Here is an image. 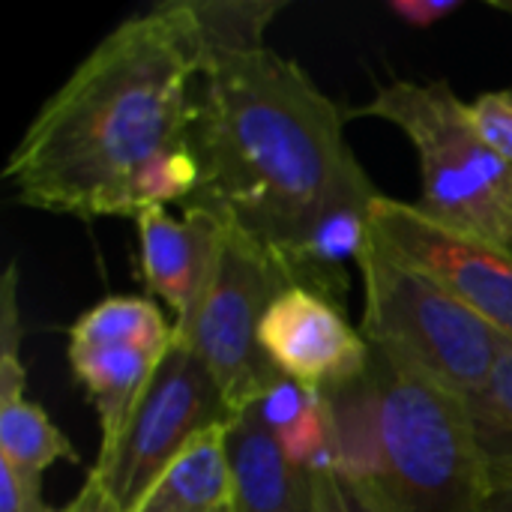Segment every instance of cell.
Masks as SVG:
<instances>
[{
    "instance_id": "obj_1",
    "label": "cell",
    "mask_w": 512,
    "mask_h": 512,
    "mask_svg": "<svg viewBox=\"0 0 512 512\" xmlns=\"http://www.w3.org/2000/svg\"><path fill=\"white\" fill-rule=\"evenodd\" d=\"M204 48L186 0L120 21L45 99L3 180L36 210L126 216L144 165L189 144Z\"/></svg>"
},
{
    "instance_id": "obj_2",
    "label": "cell",
    "mask_w": 512,
    "mask_h": 512,
    "mask_svg": "<svg viewBox=\"0 0 512 512\" xmlns=\"http://www.w3.org/2000/svg\"><path fill=\"white\" fill-rule=\"evenodd\" d=\"M348 114L273 48L219 54L201 69L192 150L201 186L192 204L282 255L336 198L375 189L345 138Z\"/></svg>"
},
{
    "instance_id": "obj_3",
    "label": "cell",
    "mask_w": 512,
    "mask_h": 512,
    "mask_svg": "<svg viewBox=\"0 0 512 512\" xmlns=\"http://www.w3.org/2000/svg\"><path fill=\"white\" fill-rule=\"evenodd\" d=\"M336 477L375 512H486L489 474L468 405L396 351L369 342L366 369L324 393Z\"/></svg>"
},
{
    "instance_id": "obj_4",
    "label": "cell",
    "mask_w": 512,
    "mask_h": 512,
    "mask_svg": "<svg viewBox=\"0 0 512 512\" xmlns=\"http://www.w3.org/2000/svg\"><path fill=\"white\" fill-rule=\"evenodd\" d=\"M348 117L387 120L405 132L420 159L414 207L423 216L512 252V165L483 138L447 78H396Z\"/></svg>"
},
{
    "instance_id": "obj_5",
    "label": "cell",
    "mask_w": 512,
    "mask_h": 512,
    "mask_svg": "<svg viewBox=\"0 0 512 512\" xmlns=\"http://www.w3.org/2000/svg\"><path fill=\"white\" fill-rule=\"evenodd\" d=\"M363 324L360 333L396 351L435 384L474 402L492 381L512 342L468 309L432 276L384 252L375 237L360 255Z\"/></svg>"
},
{
    "instance_id": "obj_6",
    "label": "cell",
    "mask_w": 512,
    "mask_h": 512,
    "mask_svg": "<svg viewBox=\"0 0 512 512\" xmlns=\"http://www.w3.org/2000/svg\"><path fill=\"white\" fill-rule=\"evenodd\" d=\"M228 411L210 369L195 348L174 336L117 447L99 456L90 477L117 512H135L174 459L207 429L225 426Z\"/></svg>"
},
{
    "instance_id": "obj_7",
    "label": "cell",
    "mask_w": 512,
    "mask_h": 512,
    "mask_svg": "<svg viewBox=\"0 0 512 512\" xmlns=\"http://www.w3.org/2000/svg\"><path fill=\"white\" fill-rule=\"evenodd\" d=\"M282 288L288 285L273 258L258 243L228 228L216 276L183 342L204 360L231 414L252 408L279 378L258 345V330Z\"/></svg>"
},
{
    "instance_id": "obj_8",
    "label": "cell",
    "mask_w": 512,
    "mask_h": 512,
    "mask_svg": "<svg viewBox=\"0 0 512 512\" xmlns=\"http://www.w3.org/2000/svg\"><path fill=\"white\" fill-rule=\"evenodd\" d=\"M369 222L384 252L441 282L512 342V252L447 231L414 204L387 195L372 201Z\"/></svg>"
},
{
    "instance_id": "obj_9",
    "label": "cell",
    "mask_w": 512,
    "mask_h": 512,
    "mask_svg": "<svg viewBox=\"0 0 512 512\" xmlns=\"http://www.w3.org/2000/svg\"><path fill=\"white\" fill-rule=\"evenodd\" d=\"M258 345L279 375L318 393L354 381L369 363V339L348 324L345 309L306 288H282L273 297Z\"/></svg>"
},
{
    "instance_id": "obj_10",
    "label": "cell",
    "mask_w": 512,
    "mask_h": 512,
    "mask_svg": "<svg viewBox=\"0 0 512 512\" xmlns=\"http://www.w3.org/2000/svg\"><path fill=\"white\" fill-rule=\"evenodd\" d=\"M135 228L141 276L174 312V336L183 339L216 276L228 225L213 210L186 204L183 216H171L165 207L144 210Z\"/></svg>"
},
{
    "instance_id": "obj_11",
    "label": "cell",
    "mask_w": 512,
    "mask_h": 512,
    "mask_svg": "<svg viewBox=\"0 0 512 512\" xmlns=\"http://www.w3.org/2000/svg\"><path fill=\"white\" fill-rule=\"evenodd\" d=\"M378 189L354 192L336 198L324 207L300 237L273 258L288 288H306L330 300L333 306L345 309L348 297V264H360L363 249L372 237L369 207L378 198Z\"/></svg>"
},
{
    "instance_id": "obj_12",
    "label": "cell",
    "mask_w": 512,
    "mask_h": 512,
    "mask_svg": "<svg viewBox=\"0 0 512 512\" xmlns=\"http://www.w3.org/2000/svg\"><path fill=\"white\" fill-rule=\"evenodd\" d=\"M234 512H312V477L297 471L255 405L225 426Z\"/></svg>"
},
{
    "instance_id": "obj_13",
    "label": "cell",
    "mask_w": 512,
    "mask_h": 512,
    "mask_svg": "<svg viewBox=\"0 0 512 512\" xmlns=\"http://www.w3.org/2000/svg\"><path fill=\"white\" fill-rule=\"evenodd\" d=\"M159 360L162 357L135 351V348L69 345V369L78 378V384L84 387V393L93 402L96 417H99V429H102L99 456H108L117 447Z\"/></svg>"
},
{
    "instance_id": "obj_14",
    "label": "cell",
    "mask_w": 512,
    "mask_h": 512,
    "mask_svg": "<svg viewBox=\"0 0 512 512\" xmlns=\"http://www.w3.org/2000/svg\"><path fill=\"white\" fill-rule=\"evenodd\" d=\"M225 426L198 435L156 480L135 512H234Z\"/></svg>"
},
{
    "instance_id": "obj_15",
    "label": "cell",
    "mask_w": 512,
    "mask_h": 512,
    "mask_svg": "<svg viewBox=\"0 0 512 512\" xmlns=\"http://www.w3.org/2000/svg\"><path fill=\"white\" fill-rule=\"evenodd\" d=\"M69 345L81 348H135L165 357L174 345V321L150 297H105L90 306L72 327Z\"/></svg>"
},
{
    "instance_id": "obj_16",
    "label": "cell",
    "mask_w": 512,
    "mask_h": 512,
    "mask_svg": "<svg viewBox=\"0 0 512 512\" xmlns=\"http://www.w3.org/2000/svg\"><path fill=\"white\" fill-rule=\"evenodd\" d=\"M0 459L30 474H45L57 462H81L57 423L27 399V387L0 390Z\"/></svg>"
},
{
    "instance_id": "obj_17",
    "label": "cell",
    "mask_w": 512,
    "mask_h": 512,
    "mask_svg": "<svg viewBox=\"0 0 512 512\" xmlns=\"http://www.w3.org/2000/svg\"><path fill=\"white\" fill-rule=\"evenodd\" d=\"M204 63L219 54H243L264 48L267 24L288 6L285 0H186Z\"/></svg>"
},
{
    "instance_id": "obj_18",
    "label": "cell",
    "mask_w": 512,
    "mask_h": 512,
    "mask_svg": "<svg viewBox=\"0 0 512 512\" xmlns=\"http://www.w3.org/2000/svg\"><path fill=\"white\" fill-rule=\"evenodd\" d=\"M489 489L512 477V345L504 351L489 387L468 402Z\"/></svg>"
},
{
    "instance_id": "obj_19",
    "label": "cell",
    "mask_w": 512,
    "mask_h": 512,
    "mask_svg": "<svg viewBox=\"0 0 512 512\" xmlns=\"http://www.w3.org/2000/svg\"><path fill=\"white\" fill-rule=\"evenodd\" d=\"M468 111L483 138L512 165V84L501 90L477 93L468 102Z\"/></svg>"
},
{
    "instance_id": "obj_20",
    "label": "cell",
    "mask_w": 512,
    "mask_h": 512,
    "mask_svg": "<svg viewBox=\"0 0 512 512\" xmlns=\"http://www.w3.org/2000/svg\"><path fill=\"white\" fill-rule=\"evenodd\" d=\"M315 396H318V390H309V387H303V384H297V381L279 375V378L264 390V396L255 402V411H258L261 423H264L273 435H279V432H285V429L312 405Z\"/></svg>"
},
{
    "instance_id": "obj_21",
    "label": "cell",
    "mask_w": 512,
    "mask_h": 512,
    "mask_svg": "<svg viewBox=\"0 0 512 512\" xmlns=\"http://www.w3.org/2000/svg\"><path fill=\"white\" fill-rule=\"evenodd\" d=\"M0 512H60L42 498V474H30L0 459Z\"/></svg>"
},
{
    "instance_id": "obj_22",
    "label": "cell",
    "mask_w": 512,
    "mask_h": 512,
    "mask_svg": "<svg viewBox=\"0 0 512 512\" xmlns=\"http://www.w3.org/2000/svg\"><path fill=\"white\" fill-rule=\"evenodd\" d=\"M465 0H387V9L408 27L426 30L441 24L444 18L456 15Z\"/></svg>"
},
{
    "instance_id": "obj_23",
    "label": "cell",
    "mask_w": 512,
    "mask_h": 512,
    "mask_svg": "<svg viewBox=\"0 0 512 512\" xmlns=\"http://www.w3.org/2000/svg\"><path fill=\"white\" fill-rule=\"evenodd\" d=\"M312 512H348V495L333 471L312 474Z\"/></svg>"
},
{
    "instance_id": "obj_24",
    "label": "cell",
    "mask_w": 512,
    "mask_h": 512,
    "mask_svg": "<svg viewBox=\"0 0 512 512\" xmlns=\"http://www.w3.org/2000/svg\"><path fill=\"white\" fill-rule=\"evenodd\" d=\"M78 501H81V507L84 512H117L114 510V504L108 501V495L102 492V486L87 474V480H84V486H81V492H78Z\"/></svg>"
},
{
    "instance_id": "obj_25",
    "label": "cell",
    "mask_w": 512,
    "mask_h": 512,
    "mask_svg": "<svg viewBox=\"0 0 512 512\" xmlns=\"http://www.w3.org/2000/svg\"><path fill=\"white\" fill-rule=\"evenodd\" d=\"M486 512H512V477L504 483H495L489 489V504Z\"/></svg>"
},
{
    "instance_id": "obj_26",
    "label": "cell",
    "mask_w": 512,
    "mask_h": 512,
    "mask_svg": "<svg viewBox=\"0 0 512 512\" xmlns=\"http://www.w3.org/2000/svg\"><path fill=\"white\" fill-rule=\"evenodd\" d=\"M342 489H345V486H342ZM345 495H348V512H375L366 501H360L357 495H351L348 489H345Z\"/></svg>"
},
{
    "instance_id": "obj_27",
    "label": "cell",
    "mask_w": 512,
    "mask_h": 512,
    "mask_svg": "<svg viewBox=\"0 0 512 512\" xmlns=\"http://www.w3.org/2000/svg\"><path fill=\"white\" fill-rule=\"evenodd\" d=\"M492 9H498V12H504V15L512 18V0H492Z\"/></svg>"
},
{
    "instance_id": "obj_28",
    "label": "cell",
    "mask_w": 512,
    "mask_h": 512,
    "mask_svg": "<svg viewBox=\"0 0 512 512\" xmlns=\"http://www.w3.org/2000/svg\"><path fill=\"white\" fill-rule=\"evenodd\" d=\"M60 512H84V507H81V501L75 498V501H72L69 507H63V510H60Z\"/></svg>"
}]
</instances>
